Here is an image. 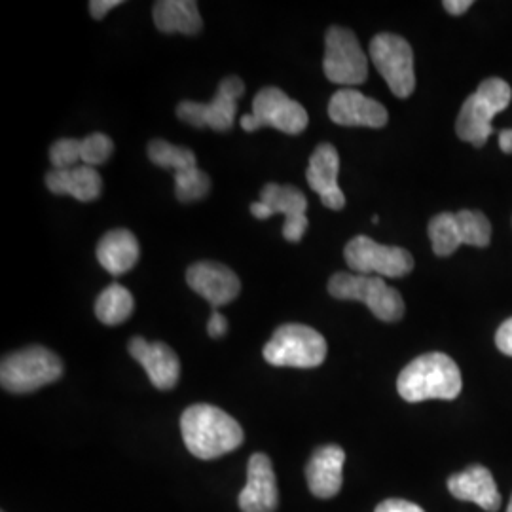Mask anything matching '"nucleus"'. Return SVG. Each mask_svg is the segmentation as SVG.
I'll return each instance as SVG.
<instances>
[{
  "mask_svg": "<svg viewBox=\"0 0 512 512\" xmlns=\"http://www.w3.org/2000/svg\"><path fill=\"white\" fill-rule=\"evenodd\" d=\"M184 444L198 459H217L238 450L243 429L238 421L213 404H194L181 416Z\"/></svg>",
  "mask_w": 512,
  "mask_h": 512,
  "instance_id": "1",
  "label": "nucleus"
},
{
  "mask_svg": "<svg viewBox=\"0 0 512 512\" xmlns=\"http://www.w3.org/2000/svg\"><path fill=\"white\" fill-rule=\"evenodd\" d=\"M461 372L454 359L444 353H427L404 366L397 389L406 403L431 399L454 401L461 393Z\"/></svg>",
  "mask_w": 512,
  "mask_h": 512,
  "instance_id": "2",
  "label": "nucleus"
},
{
  "mask_svg": "<svg viewBox=\"0 0 512 512\" xmlns=\"http://www.w3.org/2000/svg\"><path fill=\"white\" fill-rule=\"evenodd\" d=\"M511 86L501 78L484 80L473 95H469L459 110L456 131L461 141L480 148L494 133L495 114L511 105Z\"/></svg>",
  "mask_w": 512,
  "mask_h": 512,
  "instance_id": "3",
  "label": "nucleus"
},
{
  "mask_svg": "<svg viewBox=\"0 0 512 512\" xmlns=\"http://www.w3.org/2000/svg\"><path fill=\"white\" fill-rule=\"evenodd\" d=\"M63 376V363L54 351L31 346L19 349L2 359L0 384L10 393H33L44 385L54 384Z\"/></svg>",
  "mask_w": 512,
  "mask_h": 512,
  "instance_id": "4",
  "label": "nucleus"
},
{
  "mask_svg": "<svg viewBox=\"0 0 512 512\" xmlns=\"http://www.w3.org/2000/svg\"><path fill=\"white\" fill-rule=\"evenodd\" d=\"M329 293L336 300L363 302L368 310L385 323L403 319V296L397 289L387 285L384 277L340 272L330 277Z\"/></svg>",
  "mask_w": 512,
  "mask_h": 512,
  "instance_id": "5",
  "label": "nucleus"
},
{
  "mask_svg": "<svg viewBox=\"0 0 512 512\" xmlns=\"http://www.w3.org/2000/svg\"><path fill=\"white\" fill-rule=\"evenodd\" d=\"M327 340L321 332L306 325H283L264 346L266 363L293 368H315L327 359Z\"/></svg>",
  "mask_w": 512,
  "mask_h": 512,
  "instance_id": "6",
  "label": "nucleus"
},
{
  "mask_svg": "<svg viewBox=\"0 0 512 512\" xmlns=\"http://www.w3.org/2000/svg\"><path fill=\"white\" fill-rule=\"evenodd\" d=\"M429 239L437 256L454 255L461 245L488 247L492 224L484 213L473 209L440 213L429 222Z\"/></svg>",
  "mask_w": 512,
  "mask_h": 512,
  "instance_id": "7",
  "label": "nucleus"
},
{
  "mask_svg": "<svg viewBox=\"0 0 512 512\" xmlns=\"http://www.w3.org/2000/svg\"><path fill=\"white\" fill-rule=\"evenodd\" d=\"M308 122V112L298 101L291 99L283 90L268 86L256 93L253 114H245L239 124L247 133L260 128H274L287 135H300L308 128Z\"/></svg>",
  "mask_w": 512,
  "mask_h": 512,
  "instance_id": "8",
  "label": "nucleus"
},
{
  "mask_svg": "<svg viewBox=\"0 0 512 512\" xmlns=\"http://www.w3.org/2000/svg\"><path fill=\"white\" fill-rule=\"evenodd\" d=\"M150 162L162 169L175 171V194L181 203L198 202L211 190L209 175L198 167L196 154L190 148L177 147L162 139L148 145Z\"/></svg>",
  "mask_w": 512,
  "mask_h": 512,
  "instance_id": "9",
  "label": "nucleus"
},
{
  "mask_svg": "<svg viewBox=\"0 0 512 512\" xmlns=\"http://www.w3.org/2000/svg\"><path fill=\"white\" fill-rule=\"evenodd\" d=\"M323 71L332 84L353 88L368 76V57L353 31L346 27H330L325 37Z\"/></svg>",
  "mask_w": 512,
  "mask_h": 512,
  "instance_id": "10",
  "label": "nucleus"
},
{
  "mask_svg": "<svg viewBox=\"0 0 512 512\" xmlns=\"http://www.w3.org/2000/svg\"><path fill=\"white\" fill-rule=\"evenodd\" d=\"M370 59L384 76L389 90L399 99L410 97L416 90L414 52L403 37L382 33L370 40Z\"/></svg>",
  "mask_w": 512,
  "mask_h": 512,
  "instance_id": "11",
  "label": "nucleus"
},
{
  "mask_svg": "<svg viewBox=\"0 0 512 512\" xmlns=\"http://www.w3.org/2000/svg\"><path fill=\"white\" fill-rule=\"evenodd\" d=\"M243 93V80L239 76H228L220 82L211 103L183 101L177 107V116L194 128H211L224 133L236 122L238 99Z\"/></svg>",
  "mask_w": 512,
  "mask_h": 512,
  "instance_id": "12",
  "label": "nucleus"
},
{
  "mask_svg": "<svg viewBox=\"0 0 512 512\" xmlns=\"http://www.w3.org/2000/svg\"><path fill=\"white\" fill-rule=\"evenodd\" d=\"M344 256L349 268L361 275L404 277L414 270V256L406 249L380 245L366 236L351 239Z\"/></svg>",
  "mask_w": 512,
  "mask_h": 512,
  "instance_id": "13",
  "label": "nucleus"
},
{
  "mask_svg": "<svg viewBox=\"0 0 512 512\" xmlns=\"http://www.w3.org/2000/svg\"><path fill=\"white\" fill-rule=\"evenodd\" d=\"M308 198L296 186L266 184L260 190V202L251 203V215L258 220L270 219L277 213L285 215L283 236L291 243H298L308 230Z\"/></svg>",
  "mask_w": 512,
  "mask_h": 512,
  "instance_id": "14",
  "label": "nucleus"
},
{
  "mask_svg": "<svg viewBox=\"0 0 512 512\" xmlns=\"http://www.w3.org/2000/svg\"><path fill=\"white\" fill-rule=\"evenodd\" d=\"M329 116L334 124L346 128L380 129L389 122L384 105L355 88H342L332 95Z\"/></svg>",
  "mask_w": 512,
  "mask_h": 512,
  "instance_id": "15",
  "label": "nucleus"
},
{
  "mask_svg": "<svg viewBox=\"0 0 512 512\" xmlns=\"http://www.w3.org/2000/svg\"><path fill=\"white\" fill-rule=\"evenodd\" d=\"M186 283L194 293L205 298L215 310L238 298V275L219 262H196L186 270Z\"/></svg>",
  "mask_w": 512,
  "mask_h": 512,
  "instance_id": "16",
  "label": "nucleus"
},
{
  "mask_svg": "<svg viewBox=\"0 0 512 512\" xmlns=\"http://www.w3.org/2000/svg\"><path fill=\"white\" fill-rule=\"evenodd\" d=\"M129 355L147 370L148 380L156 389H173L181 376V363L173 349L164 342H147L141 336L131 338Z\"/></svg>",
  "mask_w": 512,
  "mask_h": 512,
  "instance_id": "17",
  "label": "nucleus"
},
{
  "mask_svg": "<svg viewBox=\"0 0 512 512\" xmlns=\"http://www.w3.org/2000/svg\"><path fill=\"white\" fill-rule=\"evenodd\" d=\"M338 173H340L338 150L330 143H321L310 156L306 179L311 190L321 198L323 205L332 211H340L346 207V196L338 184Z\"/></svg>",
  "mask_w": 512,
  "mask_h": 512,
  "instance_id": "18",
  "label": "nucleus"
},
{
  "mask_svg": "<svg viewBox=\"0 0 512 512\" xmlns=\"http://www.w3.org/2000/svg\"><path fill=\"white\" fill-rule=\"evenodd\" d=\"M279 490L272 461L266 454H255L247 465V484L239 494L241 512H274Z\"/></svg>",
  "mask_w": 512,
  "mask_h": 512,
  "instance_id": "19",
  "label": "nucleus"
},
{
  "mask_svg": "<svg viewBox=\"0 0 512 512\" xmlns=\"http://www.w3.org/2000/svg\"><path fill=\"white\" fill-rule=\"evenodd\" d=\"M114 152V143L105 133H92L84 139H59L50 148L54 169H71L82 162L88 167L103 165Z\"/></svg>",
  "mask_w": 512,
  "mask_h": 512,
  "instance_id": "20",
  "label": "nucleus"
},
{
  "mask_svg": "<svg viewBox=\"0 0 512 512\" xmlns=\"http://www.w3.org/2000/svg\"><path fill=\"white\" fill-rule=\"evenodd\" d=\"M346 452L340 446H321L315 450L306 467V478L311 494L319 499H330L342 490Z\"/></svg>",
  "mask_w": 512,
  "mask_h": 512,
  "instance_id": "21",
  "label": "nucleus"
},
{
  "mask_svg": "<svg viewBox=\"0 0 512 512\" xmlns=\"http://www.w3.org/2000/svg\"><path fill=\"white\" fill-rule=\"evenodd\" d=\"M448 490L459 501H471L486 512H497L501 507V495L494 475L484 465H473L448 478Z\"/></svg>",
  "mask_w": 512,
  "mask_h": 512,
  "instance_id": "22",
  "label": "nucleus"
},
{
  "mask_svg": "<svg viewBox=\"0 0 512 512\" xmlns=\"http://www.w3.org/2000/svg\"><path fill=\"white\" fill-rule=\"evenodd\" d=\"M46 186L57 196H73L78 202H95L101 196L103 181L95 167L76 165L71 169H52L46 175Z\"/></svg>",
  "mask_w": 512,
  "mask_h": 512,
  "instance_id": "23",
  "label": "nucleus"
},
{
  "mask_svg": "<svg viewBox=\"0 0 512 512\" xmlns=\"http://www.w3.org/2000/svg\"><path fill=\"white\" fill-rule=\"evenodd\" d=\"M99 264L112 275L128 274L135 268L141 255V247L137 238L129 230H110L97 245Z\"/></svg>",
  "mask_w": 512,
  "mask_h": 512,
  "instance_id": "24",
  "label": "nucleus"
},
{
  "mask_svg": "<svg viewBox=\"0 0 512 512\" xmlns=\"http://www.w3.org/2000/svg\"><path fill=\"white\" fill-rule=\"evenodd\" d=\"M154 23L162 33H181L194 37L202 31L203 21L194 0H160L154 4Z\"/></svg>",
  "mask_w": 512,
  "mask_h": 512,
  "instance_id": "25",
  "label": "nucleus"
},
{
  "mask_svg": "<svg viewBox=\"0 0 512 512\" xmlns=\"http://www.w3.org/2000/svg\"><path fill=\"white\" fill-rule=\"evenodd\" d=\"M135 308L133 294L120 283H112L95 300V317L107 325L118 327L126 323Z\"/></svg>",
  "mask_w": 512,
  "mask_h": 512,
  "instance_id": "26",
  "label": "nucleus"
},
{
  "mask_svg": "<svg viewBox=\"0 0 512 512\" xmlns=\"http://www.w3.org/2000/svg\"><path fill=\"white\" fill-rule=\"evenodd\" d=\"M495 344L501 353L512 357V317L507 319L495 334Z\"/></svg>",
  "mask_w": 512,
  "mask_h": 512,
  "instance_id": "27",
  "label": "nucleus"
},
{
  "mask_svg": "<svg viewBox=\"0 0 512 512\" xmlns=\"http://www.w3.org/2000/svg\"><path fill=\"white\" fill-rule=\"evenodd\" d=\"M376 512H425L416 503L404 499H387L376 507Z\"/></svg>",
  "mask_w": 512,
  "mask_h": 512,
  "instance_id": "28",
  "label": "nucleus"
},
{
  "mask_svg": "<svg viewBox=\"0 0 512 512\" xmlns=\"http://www.w3.org/2000/svg\"><path fill=\"white\" fill-rule=\"evenodd\" d=\"M226 330H228V321H226V317H224L219 310H213V313H211V319H209V323H207V332H209V336H211V338H222V336L226 334Z\"/></svg>",
  "mask_w": 512,
  "mask_h": 512,
  "instance_id": "29",
  "label": "nucleus"
},
{
  "mask_svg": "<svg viewBox=\"0 0 512 512\" xmlns=\"http://www.w3.org/2000/svg\"><path fill=\"white\" fill-rule=\"evenodd\" d=\"M122 0H92L90 2V12L95 19H103L107 16V12H110L112 8L120 6Z\"/></svg>",
  "mask_w": 512,
  "mask_h": 512,
  "instance_id": "30",
  "label": "nucleus"
},
{
  "mask_svg": "<svg viewBox=\"0 0 512 512\" xmlns=\"http://www.w3.org/2000/svg\"><path fill=\"white\" fill-rule=\"evenodd\" d=\"M442 6H444V10L448 14L461 16V14H465L473 6V0H446V2H442Z\"/></svg>",
  "mask_w": 512,
  "mask_h": 512,
  "instance_id": "31",
  "label": "nucleus"
},
{
  "mask_svg": "<svg viewBox=\"0 0 512 512\" xmlns=\"http://www.w3.org/2000/svg\"><path fill=\"white\" fill-rule=\"evenodd\" d=\"M499 147L505 154H512V129H505L499 133Z\"/></svg>",
  "mask_w": 512,
  "mask_h": 512,
  "instance_id": "32",
  "label": "nucleus"
},
{
  "mask_svg": "<svg viewBox=\"0 0 512 512\" xmlns=\"http://www.w3.org/2000/svg\"><path fill=\"white\" fill-rule=\"evenodd\" d=\"M372 222H374V224H378V222H380V217H378V215H374V217H372Z\"/></svg>",
  "mask_w": 512,
  "mask_h": 512,
  "instance_id": "33",
  "label": "nucleus"
},
{
  "mask_svg": "<svg viewBox=\"0 0 512 512\" xmlns=\"http://www.w3.org/2000/svg\"><path fill=\"white\" fill-rule=\"evenodd\" d=\"M507 512H512V497H511V503H509V509H507Z\"/></svg>",
  "mask_w": 512,
  "mask_h": 512,
  "instance_id": "34",
  "label": "nucleus"
}]
</instances>
